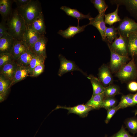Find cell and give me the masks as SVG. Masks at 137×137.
<instances>
[{
  "label": "cell",
  "mask_w": 137,
  "mask_h": 137,
  "mask_svg": "<svg viewBox=\"0 0 137 137\" xmlns=\"http://www.w3.org/2000/svg\"><path fill=\"white\" fill-rule=\"evenodd\" d=\"M98 77L99 80L105 87L110 85L112 80L110 70L105 65H103L99 68Z\"/></svg>",
  "instance_id": "17"
},
{
  "label": "cell",
  "mask_w": 137,
  "mask_h": 137,
  "mask_svg": "<svg viewBox=\"0 0 137 137\" xmlns=\"http://www.w3.org/2000/svg\"><path fill=\"white\" fill-rule=\"evenodd\" d=\"M104 137H107L106 136H105Z\"/></svg>",
  "instance_id": "45"
},
{
  "label": "cell",
  "mask_w": 137,
  "mask_h": 137,
  "mask_svg": "<svg viewBox=\"0 0 137 137\" xmlns=\"http://www.w3.org/2000/svg\"><path fill=\"white\" fill-rule=\"evenodd\" d=\"M88 78L90 81L92 85L93 89L92 96L104 92L105 87L98 78L91 75L89 76Z\"/></svg>",
  "instance_id": "25"
},
{
  "label": "cell",
  "mask_w": 137,
  "mask_h": 137,
  "mask_svg": "<svg viewBox=\"0 0 137 137\" xmlns=\"http://www.w3.org/2000/svg\"><path fill=\"white\" fill-rule=\"evenodd\" d=\"M105 97L104 92L94 96H92L85 105L91 107L93 109H99L101 108Z\"/></svg>",
  "instance_id": "24"
},
{
  "label": "cell",
  "mask_w": 137,
  "mask_h": 137,
  "mask_svg": "<svg viewBox=\"0 0 137 137\" xmlns=\"http://www.w3.org/2000/svg\"><path fill=\"white\" fill-rule=\"evenodd\" d=\"M35 55L29 48L15 61L18 66L28 67L31 60Z\"/></svg>",
  "instance_id": "19"
},
{
  "label": "cell",
  "mask_w": 137,
  "mask_h": 137,
  "mask_svg": "<svg viewBox=\"0 0 137 137\" xmlns=\"http://www.w3.org/2000/svg\"><path fill=\"white\" fill-rule=\"evenodd\" d=\"M110 137H134L129 134L122 126L121 129L117 133Z\"/></svg>",
  "instance_id": "36"
},
{
  "label": "cell",
  "mask_w": 137,
  "mask_h": 137,
  "mask_svg": "<svg viewBox=\"0 0 137 137\" xmlns=\"http://www.w3.org/2000/svg\"><path fill=\"white\" fill-rule=\"evenodd\" d=\"M105 12L98 14L95 17H91L89 20L88 25H92L96 27L99 32L102 40L106 42L105 33L107 27L105 21Z\"/></svg>",
  "instance_id": "7"
},
{
  "label": "cell",
  "mask_w": 137,
  "mask_h": 137,
  "mask_svg": "<svg viewBox=\"0 0 137 137\" xmlns=\"http://www.w3.org/2000/svg\"><path fill=\"white\" fill-rule=\"evenodd\" d=\"M117 28L112 26L107 27L105 32V36L106 42L108 44H111L113 41L117 37Z\"/></svg>",
  "instance_id": "28"
},
{
  "label": "cell",
  "mask_w": 137,
  "mask_h": 137,
  "mask_svg": "<svg viewBox=\"0 0 137 137\" xmlns=\"http://www.w3.org/2000/svg\"><path fill=\"white\" fill-rule=\"evenodd\" d=\"M59 58L60 61V65L58 75L59 76H61L68 72L75 71H80L83 74L85 75L82 70L74 62L67 59L61 55H59Z\"/></svg>",
  "instance_id": "6"
},
{
  "label": "cell",
  "mask_w": 137,
  "mask_h": 137,
  "mask_svg": "<svg viewBox=\"0 0 137 137\" xmlns=\"http://www.w3.org/2000/svg\"><path fill=\"white\" fill-rule=\"evenodd\" d=\"M116 104L117 101L114 97H105L101 108L108 110L115 106Z\"/></svg>",
  "instance_id": "34"
},
{
  "label": "cell",
  "mask_w": 137,
  "mask_h": 137,
  "mask_svg": "<svg viewBox=\"0 0 137 137\" xmlns=\"http://www.w3.org/2000/svg\"><path fill=\"white\" fill-rule=\"evenodd\" d=\"M6 21L8 33L15 39L22 41L26 25L24 19L19 13L17 9L12 11Z\"/></svg>",
  "instance_id": "1"
},
{
  "label": "cell",
  "mask_w": 137,
  "mask_h": 137,
  "mask_svg": "<svg viewBox=\"0 0 137 137\" xmlns=\"http://www.w3.org/2000/svg\"><path fill=\"white\" fill-rule=\"evenodd\" d=\"M10 53H3L0 54V68L5 64L14 60Z\"/></svg>",
  "instance_id": "35"
},
{
  "label": "cell",
  "mask_w": 137,
  "mask_h": 137,
  "mask_svg": "<svg viewBox=\"0 0 137 137\" xmlns=\"http://www.w3.org/2000/svg\"><path fill=\"white\" fill-rule=\"evenodd\" d=\"M128 51L132 57L137 55V36L134 33L128 37Z\"/></svg>",
  "instance_id": "26"
},
{
  "label": "cell",
  "mask_w": 137,
  "mask_h": 137,
  "mask_svg": "<svg viewBox=\"0 0 137 137\" xmlns=\"http://www.w3.org/2000/svg\"><path fill=\"white\" fill-rule=\"evenodd\" d=\"M59 109H66L68 111V113L75 114L82 117L87 116L89 112L93 109L91 107L85 104L79 105L72 107L57 106L55 110Z\"/></svg>",
  "instance_id": "10"
},
{
  "label": "cell",
  "mask_w": 137,
  "mask_h": 137,
  "mask_svg": "<svg viewBox=\"0 0 137 137\" xmlns=\"http://www.w3.org/2000/svg\"><path fill=\"white\" fill-rule=\"evenodd\" d=\"M12 1L10 0H0V13L2 18L7 21L12 12Z\"/></svg>",
  "instance_id": "21"
},
{
  "label": "cell",
  "mask_w": 137,
  "mask_h": 137,
  "mask_svg": "<svg viewBox=\"0 0 137 137\" xmlns=\"http://www.w3.org/2000/svg\"><path fill=\"white\" fill-rule=\"evenodd\" d=\"M91 2L97 10L99 13L105 12L108 7L104 0H91Z\"/></svg>",
  "instance_id": "32"
},
{
  "label": "cell",
  "mask_w": 137,
  "mask_h": 137,
  "mask_svg": "<svg viewBox=\"0 0 137 137\" xmlns=\"http://www.w3.org/2000/svg\"><path fill=\"white\" fill-rule=\"evenodd\" d=\"M125 124L129 130L133 134L137 133V118L132 117L128 118Z\"/></svg>",
  "instance_id": "31"
},
{
  "label": "cell",
  "mask_w": 137,
  "mask_h": 137,
  "mask_svg": "<svg viewBox=\"0 0 137 137\" xmlns=\"http://www.w3.org/2000/svg\"><path fill=\"white\" fill-rule=\"evenodd\" d=\"M60 9L63 11L67 15L76 18L78 22L80 20L84 19L89 20L92 17L89 13L87 15H84L79 12L77 9H72L66 6H61Z\"/></svg>",
  "instance_id": "22"
},
{
  "label": "cell",
  "mask_w": 137,
  "mask_h": 137,
  "mask_svg": "<svg viewBox=\"0 0 137 137\" xmlns=\"http://www.w3.org/2000/svg\"><path fill=\"white\" fill-rule=\"evenodd\" d=\"M44 68V64H41L37 66L33 70L32 74L30 77L38 76L43 72Z\"/></svg>",
  "instance_id": "38"
},
{
  "label": "cell",
  "mask_w": 137,
  "mask_h": 137,
  "mask_svg": "<svg viewBox=\"0 0 137 137\" xmlns=\"http://www.w3.org/2000/svg\"><path fill=\"white\" fill-rule=\"evenodd\" d=\"M41 35L35 31L30 25H26L22 41L25 43L28 48L31 50L34 44Z\"/></svg>",
  "instance_id": "8"
},
{
  "label": "cell",
  "mask_w": 137,
  "mask_h": 137,
  "mask_svg": "<svg viewBox=\"0 0 137 137\" xmlns=\"http://www.w3.org/2000/svg\"><path fill=\"white\" fill-rule=\"evenodd\" d=\"M29 48L23 41L14 39V43L10 53L15 61Z\"/></svg>",
  "instance_id": "14"
},
{
  "label": "cell",
  "mask_w": 137,
  "mask_h": 137,
  "mask_svg": "<svg viewBox=\"0 0 137 137\" xmlns=\"http://www.w3.org/2000/svg\"><path fill=\"white\" fill-rule=\"evenodd\" d=\"M31 0H13L17 6V8L23 7L28 4Z\"/></svg>",
  "instance_id": "40"
},
{
  "label": "cell",
  "mask_w": 137,
  "mask_h": 137,
  "mask_svg": "<svg viewBox=\"0 0 137 137\" xmlns=\"http://www.w3.org/2000/svg\"><path fill=\"white\" fill-rule=\"evenodd\" d=\"M133 98L134 103L135 105L137 104V93L133 94Z\"/></svg>",
  "instance_id": "42"
},
{
  "label": "cell",
  "mask_w": 137,
  "mask_h": 137,
  "mask_svg": "<svg viewBox=\"0 0 137 137\" xmlns=\"http://www.w3.org/2000/svg\"><path fill=\"white\" fill-rule=\"evenodd\" d=\"M14 39L8 32L0 39V54L10 53L13 45Z\"/></svg>",
  "instance_id": "15"
},
{
  "label": "cell",
  "mask_w": 137,
  "mask_h": 137,
  "mask_svg": "<svg viewBox=\"0 0 137 137\" xmlns=\"http://www.w3.org/2000/svg\"><path fill=\"white\" fill-rule=\"evenodd\" d=\"M111 58L110 67L112 70L115 72L119 70L125 64L128 59V56H122L110 50Z\"/></svg>",
  "instance_id": "11"
},
{
  "label": "cell",
  "mask_w": 137,
  "mask_h": 137,
  "mask_svg": "<svg viewBox=\"0 0 137 137\" xmlns=\"http://www.w3.org/2000/svg\"><path fill=\"white\" fill-rule=\"evenodd\" d=\"M46 58L41 56L35 55L31 60L29 66V70L30 76L31 75L33 70L38 65L44 64Z\"/></svg>",
  "instance_id": "30"
},
{
  "label": "cell",
  "mask_w": 137,
  "mask_h": 137,
  "mask_svg": "<svg viewBox=\"0 0 137 137\" xmlns=\"http://www.w3.org/2000/svg\"><path fill=\"white\" fill-rule=\"evenodd\" d=\"M128 40L119 35L111 44H108L110 50L122 56H128Z\"/></svg>",
  "instance_id": "4"
},
{
  "label": "cell",
  "mask_w": 137,
  "mask_h": 137,
  "mask_svg": "<svg viewBox=\"0 0 137 137\" xmlns=\"http://www.w3.org/2000/svg\"><path fill=\"white\" fill-rule=\"evenodd\" d=\"M136 70L133 58L127 64L122 66L118 71V77L123 80L133 78L136 75Z\"/></svg>",
  "instance_id": "5"
},
{
  "label": "cell",
  "mask_w": 137,
  "mask_h": 137,
  "mask_svg": "<svg viewBox=\"0 0 137 137\" xmlns=\"http://www.w3.org/2000/svg\"><path fill=\"white\" fill-rule=\"evenodd\" d=\"M88 25V24L81 26L79 25L76 26L70 25L64 30H60L58 32V33L64 38L70 39L73 37L75 35L83 31Z\"/></svg>",
  "instance_id": "16"
},
{
  "label": "cell",
  "mask_w": 137,
  "mask_h": 137,
  "mask_svg": "<svg viewBox=\"0 0 137 137\" xmlns=\"http://www.w3.org/2000/svg\"><path fill=\"white\" fill-rule=\"evenodd\" d=\"M16 9L27 26L31 25L35 19L42 13L40 3L38 0H31L26 5Z\"/></svg>",
  "instance_id": "2"
},
{
  "label": "cell",
  "mask_w": 137,
  "mask_h": 137,
  "mask_svg": "<svg viewBox=\"0 0 137 137\" xmlns=\"http://www.w3.org/2000/svg\"><path fill=\"white\" fill-rule=\"evenodd\" d=\"M119 6L118 5H117L116 8L114 11L105 14V21L106 24L111 26L115 23L121 21L118 14Z\"/></svg>",
  "instance_id": "27"
},
{
  "label": "cell",
  "mask_w": 137,
  "mask_h": 137,
  "mask_svg": "<svg viewBox=\"0 0 137 137\" xmlns=\"http://www.w3.org/2000/svg\"><path fill=\"white\" fill-rule=\"evenodd\" d=\"M6 21L2 18L0 23V39L8 32Z\"/></svg>",
  "instance_id": "39"
},
{
  "label": "cell",
  "mask_w": 137,
  "mask_h": 137,
  "mask_svg": "<svg viewBox=\"0 0 137 137\" xmlns=\"http://www.w3.org/2000/svg\"><path fill=\"white\" fill-rule=\"evenodd\" d=\"M30 26L40 34L44 35L46 33V26L42 13L35 19Z\"/></svg>",
  "instance_id": "20"
},
{
  "label": "cell",
  "mask_w": 137,
  "mask_h": 137,
  "mask_svg": "<svg viewBox=\"0 0 137 137\" xmlns=\"http://www.w3.org/2000/svg\"><path fill=\"white\" fill-rule=\"evenodd\" d=\"M137 114V109L135 111V115L136 116Z\"/></svg>",
  "instance_id": "43"
},
{
  "label": "cell",
  "mask_w": 137,
  "mask_h": 137,
  "mask_svg": "<svg viewBox=\"0 0 137 137\" xmlns=\"http://www.w3.org/2000/svg\"><path fill=\"white\" fill-rule=\"evenodd\" d=\"M18 65L14 60L0 68V75L11 83L13 80Z\"/></svg>",
  "instance_id": "9"
},
{
  "label": "cell",
  "mask_w": 137,
  "mask_h": 137,
  "mask_svg": "<svg viewBox=\"0 0 137 137\" xmlns=\"http://www.w3.org/2000/svg\"><path fill=\"white\" fill-rule=\"evenodd\" d=\"M29 76L30 75L29 66L24 67L18 65L13 80L10 84V87Z\"/></svg>",
  "instance_id": "18"
},
{
  "label": "cell",
  "mask_w": 137,
  "mask_h": 137,
  "mask_svg": "<svg viewBox=\"0 0 137 137\" xmlns=\"http://www.w3.org/2000/svg\"><path fill=\"white\" fill-rule=\"evenodd\" d=\"M47 39L44 35H42L33 45L31 50L36 55L47 57L46 45Z\"/></svg>",
  "instance_id": "13"
},
{
  "label": "cell",
  "mask_w": 137,
  "mask_h": 137,
  "mask_svg": "<svg viewBox=\"0 0 137 137\" xmlns=\"http://www.w3.org/2000/svg\"><path fill=\"white\" fill-rule=\"evenodd\" d=\"M104 93L105 97H114L119 93V90L116 86L110 85L105 87Z\"/></svg>",
  "instance_id": "33"
},
{
  "label": "cell",
  "mask_w": 137,
  "mask_h": 137,
  "mask_svg": "<svg viewBox=\"0 0 137 137\" xmlns=\"http://www.w3.org/2000/svg\"><path fill=\"white\" fill-rule=\"evenodd\" d=\"M133 94L123 95L120 102L117 105L118 110L135 105L133 100Z\"/></svg>",
  "instance_id": "29"
},
{
  "label": "cell",
  "mask_w": 137,
  "mask_h": 137,
  "mask_svg": "<svg viewBox=\"0 0 137 137\" xmlns=\"http://www.w3.org/2000/svg\"><path fill=\"white\" fill-rule=\"evenodd\" d=\"M129 90L132 92H135L137 91V82L132 81L130 83L128 86Z\"/></svg>",
  "instance_id": "41"
},
{
  "label": "cell",
  "mask_w": 137,
  "mask_h": 137,
  "mask_svg": "<svg viewBox=\"0 0 137 137\" xmlns=\"http://www.w3.org/2000/svg\"><path fill=\"white\" fill-rule=\"evenodd\" d=\"M11 83L0 75V101L2 102L6 99L9 94Z\"/></svg>",
  "instance_id": "23"
},
{
  "label": "cell",
  "mask_w": 137,
  "mask_h": 137,
  "mask_svg": "<svg viewBox=\"0 0 137 137\" xmlns=\"http://www.w3.org/2000/svg\"><path fill=\"white\" fill-rule=\"evenodd\" d=\"M118 110L117 106H115L107 110V115L105 122L108 124L117 110Z\"/></svg>",
  "instance_id": "37"
},
{
  "label": "cell",
  "mask_w": 137,
  "mask_h": 137,
  "mask_svg": "<svg viewBox=\"0 0 137 137\" xmlns=\"http://www.w3.org/2000/svg\"><path fill=\"white\" fill-rule=\"evenodd\" d=\"M137 36V31L134 33Z\"/></svg>",
  "instance_id": "44"
},
{
  "label": "cell",
  "mask_w": 137,
  "mask_h": 137,
  "mask_svg": "<svg viewBox=\"0 0 137 137\" xmlns=\"http://www.w3.org/2000/svg\"><path fill=\"white\" fill-rule=\"evenodd\" d=\"M111 3L125 6L131 15L137 20V0H110Z\"/></svg>",
  "instance_id": "12"
},
{
  "label": "cell",
  "mask_w": 137,
  "mask_h": 137,
  "mask_svg": "<svg viewBox=\"0 0 137 137\" xmlns=\"http://www.w3.org/2000/svg\"><path fill=\"white\" fill-rule=\"evenodd\" d=\"M117 28L119 35L128 38L130 34L137 31V23L132 19L125 17L120 22Z\"/></svg>",
  "instance_id": "3"
}]
</instances>
